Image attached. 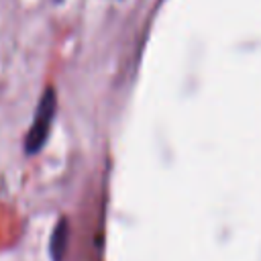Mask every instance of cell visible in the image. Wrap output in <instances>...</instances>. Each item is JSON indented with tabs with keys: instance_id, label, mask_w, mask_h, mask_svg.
<instances>
[{
	"instance_id": "1",
	"label": "cell",
	"mask_w": 261,
	"mask_h": 261,
	"mask_svg": "<svg viewBox=\"0 0 261 261\" xmlns=\"http://www.w3.org/2000/svg\"><path fill=\"white\" fill-rule=\"evenodd\" d=\"M55 112H57V92L53 86H47L37 104L33 124L24 137V153L27 155H37L47 145V139H49V133H51V126L55 120Z\"/></svg>"
},
{
	"instance_id": "2",
	"label": "cell",
	"mask_w": 261,
	"mask_h": 261,
	"mask_svg": "<svg viewBox=\"0 0 261 261\" xmlns=\"http://www.w3.org/2000/svg\"><path fill=\"white\" fill-rule=\"evenodd\" d=\"M67 247H69V220L65 216H61L53 230H51V239H49V257L51 261H63L67 255Z\"/></svg>"
}]
</instances>
